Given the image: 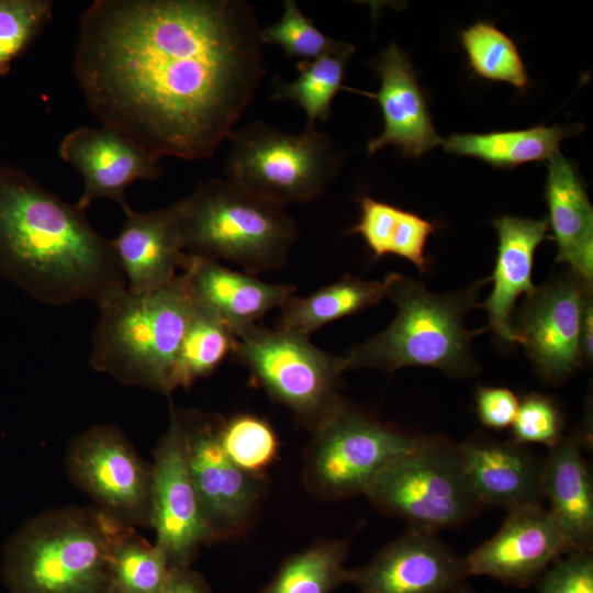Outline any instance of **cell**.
Instances as JSON below:
<instances>
[{
    "mask_svg": "<svg viewBox=\"0 0 593 593\" xmlns=\"http://www.w3.org/2000/svg\"><path fill=\"white\" fill-rule=\"evenodd\" d=\"M253 5L242 0H96L74 72L90 111L160 159L212 156L265 75Z\"/></svg>",
    "mask_w": 593,
    "mask_h": 593,
    "instance_id": "cell-1",
    "label": "cell"
},
{
    "mask_svg": "<svg viewBox=\"0 0 593 593\" xmlns=\"http://www.w3.org/2000/svg\"><path fill=\"white\" fill-rule=\"evenodd\" d=\"M0 277L47 305H97L126 288L110 239L25 171L0 166Z\"/></svg>",
    "mask_w": 593,
    "mask_h": 593,
    "instance_id": "cell-2",
    "label": "cell"
},
{
    "mask_svg": "<svg viewBox=\"0 0 593 593\" xmlns=\"http://www.w3.org/2000/svg\"><path fill=\"white\" fill-rule=\"evenodd\" d=\"M89 357L92 369L126 385L165 395L174 390V371L193 309L188 277L178 273L149 293L127 288L98 304Z\"/></svg>",
    "mask_w": 593,
    "mask_h": 593,
    "instance_id": "cell-3",
    "label": "cell"
},
{
    "mask_svg": "<svg viewBox=\"0 0 593 593\" xmlns=\"http://www.w3.org/2000/svg\"><path fill=\"white\" fill-rule=\"evenodd\" d=\"M124 525L96 506L48 510L7 540L10 593H108L112 545Z\"/></svg>",
    "mask_w": 593,
    "mask_h": 593,
    "instance_id": "cell-4",
    "label": "cell"
},
{
    "mask_svg": "<svg viewBox=\"0 0 593 593\" xmlns=\"http://www.w3.org/2000/svg\"><path fill=\"white\" fill-rule=\"evenodd\" d=\"M382 284L384 295L398 307L396 316L384 331L343 356L347 369L392 372L404 367H429L457 378L475 373L478 366L470 354L474 333L466 328L465 317L474 304L479 286L439 295L399 272L389 273Z\"/></svg>",
    "mask_w": 593,
    "mask_h": 593,
    "instance_id": "cell-5",
    "label": "cell"
},
{
    "mask_svg": "<svg viewBox=\"0 0 593 593\" xmlns=\"http://www.w3.org/2000/svg\"><path fill=\"white\" fill-rule=\"evenodd\" d=\"M174 204L187 253L231 261L248 273L283 266L298 238L284 208L227 179L204 180Z\"/></svg>",
    "mask_w": 593,
    "mask_h": 593,
    "instance_id": "cell-6",
    "label": "cell"
},
{
    "mask_svg": "<svg viewBox=\"0 0 593 593\" xmlns=\"http://www.w3.org/2000/svg\"><path fill=\"white\" fill-rule=\"evenodd\" d=\"M227 139L226 179L282 208L314 201L339 168L331 139L314 126L290 133L256 121Z\"/></svg>",
    "mask_w": 593,
    "mask_h": 593,
    "instance_id": "cell-7",
    "label": "cell"
},
{
    "mask_svg": "<svg viewBox=\"0 0 593 593\" xmlns=\"http://www.w3.org/2000/svg\"><path fill=\"white\" fill-rule=\"evenodd\" d=\"M365 495L382 514L438 533L468 523L483 508L457 443L441 435H419L415 447L391 463Z\"/></svg>",
    "mask_w": 593,
    "mask_h": 593,
    "instance_id": "cell-8",
    "label": "cell"
},
{
    "mask_svg": "<svg viewBox=\"0 0 593 593\" xmlns=\"http://www.w3.org/2000/svg\"><path fill=\"white\" fill-rule=\"evenodd\" d=\"M310 430L304 482L311 493L326 501L366 494L419 439L344 399Z\"/></svg>",
    "mask_w": 593,
    "mask_h": 593,
    "instance_id": "cell-9",
    "label": "cell"
},
{
    "mask_svg": "<svg viewBox=\"0 0 593 593\" xmlns=\"http://www.w3.org/2000/svg\"><path fill=\"white\" fill-rule=\"evenodd\" d=\"M232 355L310 429L343 400L344 357L320 349L307 335L256 324L236 334Z\"/></svg>",
    "mask_w": 593,
    "mask_h": 593,
    "instance_id": "cell-10",
    "label": "cell"
},
{
    "mask_svg": "<svg viewBox=\"0 0 593 593\" xmlns=\"http://www.w3.org/2000/svg\"><path fill=\"white\" fill-rule=\"evenodd\" d=\"M66 470L103 513L134 528H150L152 463L139 458L118 426L100 424L76 436Z\"/></svg>",
    "mask_w": 593,
    "mask_h": 593,
    "instance_id": "cell-11",
    "label": "cell"
},
{
    "mask_svg": "<svg viewBox=\"0 0 593 593\" xmlns=\"http://www.w3.org/2000/svg\"><path fill=\"white\" fill-rule=\"evenodd\" d=\"M187 462L204 519L214 541L245 533L255 522L264 477L237 468L219 440V415L179 411Z\"/></svg>",
    "mask_w": 593,
    "mask_h": 593,
    "instance_id": "cell-12",
    "label": "cell"
},
{
    "mask_svg": "<svg viewBox=\"0 0 593 593\" xmlns=\"http://www.w3.org/2000/svg\"><path fill=\"white\" fill-rule=\"evenodd\" d=\"M591 294L592 286L571 272L536 288L514 314L515 344L525 347L547 382H561L581 366L582 318Z\"/></svg>",
    "mask_w": 593,
    "mask_h": 593,
    "instance_id": "cell-13",
    "label": "cell"
},
{
    "mask_svg": "<svg viewBox=\"0 0 593 593\" xmlns=\"http://www.w3.org/2000/svg\"><path fill=\"white\" fill-rule=\"evenodd\" d=\"M150 528L174 568H188L202 545L214 542L191 480L182 421L170 406V422L154 450Z\"/></svg>",
    "mask_w": 593,
    "mask_h": 593,
    "instance_id": "cell-14",
    "label": "cell"
},
{
    "mask_svg": "<svg viewBox=\"0 0 593 593\" xmlns=\"http://www.w3.org/2000/svg\"><path fill=\"white\" fill-rule=\"evenodd\" d=\"M507 512L499 530L463 558L466 569L468 577L488 575L507 585L526 588L574 549L542 504Z\"/></svg>",
    "mask_w": 593,
    "mask_h": 593,
    "instance_id": "cell-15",
    "label": "cell"
},
{
    "mask_svg": "<svg viewBox=\"0 0 593 593\" xmlns=\"http://www.w3.org/2000/svg\"><path fill=\"white\" fill-rule=\"evenodd\" d=\"M354 570L359 593H456L469 578L438 532L413 526Z\"/></svg>",
    "mask_w": 593,
    "mask_h": 593,
    "instance_id": "cell-16",
    "label": "cell"
},
{
    "mask_svg": "<svg viewBox=\"0 0 593 593\" xmlns=\"http://www.w3.org/2000/svg\"><path fill=\"white\" fill-rule=\"evenodd\" d=\"M58 154L75 167L83 179V191L76 205L86 211L96 199L116 202L124 213L131 211L125 200L128 184L161 176L159 159L122 133L102 125L72 130L60 142Z\"/></svg>",
    "mask_w": 593,
    "mask_h": 593,
    "instance_id": "cell-17",
    "label": "cell"
},
{
    "mask_svg": "<svg viewBox=\"0 0 593 593\" xmlns=\"http://www.w3.org/2000/svg\"><path fill=\"white\" fill-rule=\"evenodd\" d=\"M469 483L484 507L542 504L544 459L514 440L475 435L457 443Z\"/></svg>",
    "mask_w": 593,
    "mask_h": 593,
    "instance_id": "cell-18",
    "label": "cell"
},
{
    "mask_svg": "<svg viewBox=\"0 0 593 593\" xmlns=\"http://www.w3.org/2000/svg\"><path fill=\"white\" fill-rule=\"evenodd\" d=\"M374 67L381 79L380 89L360 93L377 100L384 125L382 133L368 142V153L394 145L404 155L415 158L443 144L404 52L392 43L376 59Z\"/></svg>",
    "mask_w": 593,
    "mask_h": 593,
    "instance_id": "cell-19",
    "label": "cell"
},
{
    "mask_svg": "<svg viewBox=\"0 0 593 593\" xmlns=\"http://www.w3.org/2000/svg\"><path fill=\"white\" fill-rule=\"evenodd\" d=\"M119 235L110 239L119 265L133 293H149L183 270L189 254L184 250L175 204L137 212L133 209Z\"/></svg>",
    "mask_w": 593,
    "mask_h": 593,
    "instance_id": "cell-20",
    "label": "cell"
},
{
    "mask_svg": "<svg viewBox=\"0 0 593 593\" xmlns=\"http://www.w3.org/2000/svg\"><path fill=\"white\" fill-rule=\"evenodd\" d=\"M189 254V253H188ZM194 302L210 309L237 333L256 325L295 293L293 286L266 282L253 273L232 270L220 261L189 254L182 270Z\"/></svg>",
    "mask_w": 593,
    "mask_h": 593,
    "instance_id": "cell-21",
    "label": "cell"
},
{
    "mask_svg": "<svg viewBox=\"0 0 593 593\" xmlns=\"http://www.w3.org/2000/svg\"><path fill=\"white\" fill-rule=\"evenodd\" d=\"M499 237L497 257L491 280L493 289L481 304L488 313L489 327L506 344H515L512 323L516 300L530 295L534 256L548 235V220L501 216L494 222ZM526 295V296H527Z\"/></svg>",
    "mask_w": 593,
    "mask_h": 593,
    "instance_id": "cell-22",
    "label": "cell"
},
{
    "mask_svg": "<svg viewBox=\"0 0 593 593\" xmlns=\"http://www.w3.org/2000/svg\"><path fill=\"white\" fill-rule=\"evenodd\" d=\"M585 435L575 429L549 448L544 459L542 493L574 550L593 549V486L582 449Z\"/></svg>",
    "mask_w": 593,
    "mask_h": 593,
    "instance_id": "cell-23",
    "label": "cell"
},
{
    "mask_svg": "<svg viewBox=\"0 0 593 593\" xmlns=\"http://www.w3.org/2000/svg\"><path fill=\"white\" fill-rule=\"evenodd\" d=\"M548 175L545 198L557 262L566 264L571 272L588 284L593 281V208L583 183L559 150L547 160Z\"/></svg>",
    "mask_w": 593,
    "mask_h": 593,
    "instance_id": "cell-24",
    "label": "cell"
},
{
    "mask_svg": "<svg viewBox=\"0 0 593 593\" xmlns=\"http://www.w3.org/2000/svg\"><path fill=\"white\" fill-rule=\"evenodd\" d=\"M360 219L348 233L359 235L374 258L396 255L414 264L421 272L427 270L425 247L437 230L432 222L369 195L360 198Z\"/></svg>",
    "mask_w": 593,
    "mask_h": 593,
    "instance_id": "cell-25",
    "label": "cell"
},
{
    "mask_svg": "<svg viewBox=\"0 0 593 593\" xmlns=\"http://www.w3.org/2000/svg\"><path fill=\"white\" fill-rule=\"evenodd\" d=\"M383 296L382 282L345 275L306 296L292 295L280 307L277 328L310 336L332 322L379 303Z\"/></svg>",
    "mask_w": 593,
    "mask_h": 593,
    "instance_id": "cell-26",
    "label": "cell"
},
{
    "mask_svg": "<svg viewBox=\"0 0 593 593\" xmlns=\"http://www.w3.org/2000/svg\"><path fill=\"white\" fill-rule=\"evenodd\" d=\"M572 131L555 125L484 134H452L443 141V145L450 154L474 157L497 168H514L526 163L548 160Z\"/></svg>",
    "mask_w": 593,
    "mask_h": 593,
    "instance_id": "cell-27",
    "label": "cell"
},
{
    "mask_svg": "<svg viewBox=\"0 0 593 593\" xmlns=\"http://www.w3.org/2000/svg\"><path fill=\"white\" fill-rule=\"evenodd\" d=\"M347 541L325 539L290 555L260 593H332L354 583L355 570L345 567Z\"/></svg>",
    "mask_w": 593,
    "mask_h": 593,
    "instance_id": "cell-28",
    "label": "cell"
},
{
    "mask_svg": "<svg viewBox=\"0 0 593 593\" xmlns=\"http://www.w3.org/2000/svg\"><path fill=\"white\" fill-rule=\"evenodd\" d=\"M354 53L355 47L343 42L316 59L299 60V75L293 81L275 79L271 99L295 102L306 115V125L314 126L317 120L326 121L335 96L343 89L347 63Z\"/></svg>",
    "mask_w": 593,
    "mask_h": 593,
    "instance_id": "cell-29",
    "label": "cell"
},
{
    "mask_svg": "<svg viewBox=\"0 0 593 593\" xmlns=\"http://www.w3.org/2000/svg\"><path fill=\"white\" fill-rule=\"evenodd\" d=\"M236 336L210 309L194 302L179 349L172 385L189 388L211 374L233 351Z\"/></svg>",
    "mask_w": 593,
    "mask_h": 593,
    "instance_id": "cell-30",
    "label": "cell"
},
{
    "mask_svg": "<svg viewBox=\"0 0 593 593\" xmlns=\"http://www.w3.org/2000/svg\"><path fill=\"white\" fill-rule=\"evenodd\" d=\"M172 569L161 548L124 526L111 549L108 593H160Z\"/></svg>",
    "mask_w": 593,
    "mask_h": 593,
    "instance_id": "cell-31",
    "label": "cell"
},
{
    "mask_svg": "<svg viewBox=\"0 0 593 593\" xmlns=\"http://www.w3.org/2000/svg\"><path fill=\"white\" fill-rule=\"evenodd\" d=\"M460 41L477 76L508 82L522 91L528 86L525 64L515 43L494 24L474 23L461 32Z\"/></svg>",
    "mask_w": 593,
    "mask_h": 593,
    "instance_id": "cell-32",
    "label": "cell"
},
{
    "mask_svg": "<svg viewBox=\"0 0 593 593\" xmlns=\"http://www.w3.org/2000/svg\"><path fill=\"white\" fill-rule=\"evenodd\" d=\"M219 440L230 460L254 477H264L279 451V439L270 423L254 414L220 417Z\"/></svg>",
    "mask_w": 593,
    "mask_h": 593,
    "instance_id": "cell-33",
    "label": "cell"
},
{
    "mask_svg": "<svg viewBox=\"0 0 593 593\" xmlns=\"http://www.w3.org/2000/svg\"><path fill=\"white\" fill-rule=\"evenodd\" d=\"M48 0H0V76L51 20Z\"/></svg>",
    "mask_w": 593,
    "mask_h": 593,
    "instance_id": "cell-34",
    "label": "cell"
},
{
    "mask_svg": "<svg viewBox=\"0 0 593 593\" xmlns=\"http://www.w3.org/2000/svg\"><path fill=\"white\" fill-rule=\"evenodd\" d=\"M260 37L264 44L278 45L289 58L296 57L300 60L316 59L343 43L322 33L294 0L283 1L282 16L261 29Z\"/></svg>",
    "mask_w": 593,
    "mask_h": 593,
    "instance_id": "cell-35",
    "label": "cell"
},
{
    "mask_svg": "<svg viewBox=\"0 0 593 593\" xmlns=\"http://www.w3.org/2000/svg\"><path fill=\"white\" fill-rule=\"evenodd\" d=\"M512 440L521 444H542L548 448L563 437L564 421L557 404L548 396L528 393L519 400L512 424Z\"/></svg>",
    "mask_w": 593,
    "mask_h": 593,
    "instance_id": "cell-36",
    "label": "cell"
},
{
    "mask_svg": "<svg viewBox=\"0 0 593 593\" xmlns=\"http://www.w3.org/2000/svg\"><path fill=\"white\" fill-rule=\"evenodd\" d=\"M537 593H593L592 551L572 550L538 579Z\"/></svg>",
    "mask_w": 593,
    "mask_h": 593,
    "instance_id": "cell-37",
    "label": "cell"
},
{
    "mask_svg": "<svg viewBox=\"0 0 593 593\" xmlns=\"http://www.w3.org/2000/svg\"><path fill=\"white\" fill-rule=\"evenodd\" d=\"M519 399L506 388L479 387L475 391V410L480 422L489 428L502 430L512 426Z\"/></svg>",
    "mask_w": 593,
    "mask_h": 593,
    "instance_id": "cell-38",
    "label": "cell"
},
{
    "mask_svg": "<svg viewBox=\"0 0 593 593\" xmlns=\"http://www.w3.org/2000/svg\"><path fill=\"white\" fill-rule=\"evenodd\" d=\"M160 593H211L203 577L188 568H174Z\"/></svg>",
    "mask_w": 593,
    "mask_h": 593,
    "instance_id": "cell-39",
    "label": "cell"
},
{
    "mask_svg": "<svg viewBox=\"0 0 593 593\" xmlns=\"http://www.w3.org/2000/svg\"><path fill=\"white\" fill-rule=\"evenodd\" d=\"M592 329H593V307L592 300L585 306L583 318H582V329H581V344H582V354L583 358L588 361L592 360Z\"/></svg>",
    "mask_w": 593,
    "mask_h": 593,
    "instance_id": "cell-40",
    "label": "cell"
},
{
    "mask_svg": "<svg viewBox=\"0 0 593 593\" xmlns=\"http://www.w3.org/2000/svg\"><path fill=\"white\" fill-rule=\"evenodd\" d=\"M456 593H479L477 591H473V590H470L469 588H467L466 585H463L459 591H457Z\"/></svg>",
    "mask_w": 593,
    "mask_h": 593,
    "instance_id": "cell-41",
    "label": "cell"
}]
</instances>
